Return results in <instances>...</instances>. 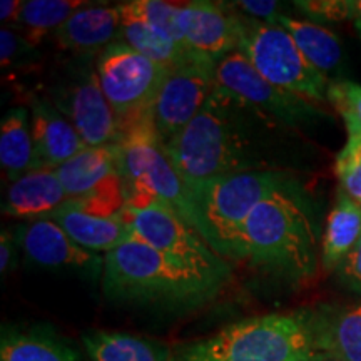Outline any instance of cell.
Listing matches in <instances>:
<instances>
[{"label": "cell", "mask_w": 361, "mask_h": 361, "mask_svg": "<svg viewBox=\"0 0 361 361\" xmlns=\"http://www.w3.org/2000/svg\"><path fill=\"white\" fill-rule=\"evenodd\" d=\"M286 134V124L218 84L202 109L166 149L188 183L223 174L284 171Z\"/></svg>", "instance_id": "cell-1"}, {"label": "cell", "mask_w": 361, "mask_h": 361, "mask_svg": "<svg viewBox=\"0 0 361 361\" xmlns=\"http://www.w3.org/2000/svg\"><path fill=\"white\" fill-rule=\"evenodd\" d=\"M241 261L288 283H303L314 276L318 224L298 180L271 192L247 216Z\"/></svg>", "instance_id": "cell-2"}, {"label": "cell", "mask_w": 361, "mask_h": 361, "mask_svg": "<svg viewBox=\"0 0 361 361\" xmlns=\"http://www.w3.org/2000/svg\"><path fill=\"white\" fill-rule=\"evenodd\" d=\"M101 286L112 303L168 311L201 308L226 288L179 268L137 236L104 256Z\"/></svg>", "instance_id": "cell-3"}, {"label": "cell", "mask_w": 361, "mask_h": 361, "mask_svg": "<svg viewBox=\"0 0 361 361\" xmlns=\"http://www.w3.org/2000/svg\"><path fill=\"white\" fill-rule=\"evenodd\" d=\"M318 348L313 310L250 316L174 348V361H311Z\"/></svg>", "instance_id": "cell-4"}, {"label": "cell", "mask_w": 361, "mask_h": 361, "mask_svg": "<svg viewBox=\"0 0 361 361\" xmlns=\"http://www.w3.org/2000/svg\"><path fill=\"white\" fill-rule=\"evenodd\" d=\"M296 180L288 171L223 174L188 180L186 221L213 250L241 261L243 228L251 211L271 192Z\"/></svg>", "instance_id": "cell-5"}, {"label": "cell", "mask_w": 361, "mask_h": 361, "mask_svg": "<svg viewBox=\"0 0 361 361\" xmlns=\"http://www.w3.org/2000/svg\"><path fill=\"white\" fill-rule=\"evenodd\" d=\"M45 97L74 126L87 146L119 142V123L104 96L96 56L72 54L61 61L52 72Z\"/></svg>", "instance_id": "cell-6"}, {"label": "cell", "mask_w": 361, "mask_h": 361, "mask_svg": "<svg viewBox=\"0 0 361 361\" xmlns=\"http://www.w3.org/2000/svg\"><path fill=\"white\" fill-rule=\"evenodd\" d=\"M238 52L266 80L308 101L326 99L329 80L308 62L281 25L266 24L239 13Z\"/></svg>", "instance_id": "cell-7"}, {"label": "cell", "mask_w": 361, "mask_h": 361, "mask_svg": "<svg viewBox=\"0 0 361 361\" xmlns=\"http://www.w3.org/2000/svg\"><path fill=\"white\" fill-rule=\"evenodd\" d=\"M123 213L133 224L135 236L179 268L224 286L231 281V264L164 202L157 201L142 209L124 207Z\"/></svg>", "instance_id": "cell-8"}, {"label": "cell", "mask_w": 361, "mask_h": 361, "mask_svg": "<svg viewBox=\"0 0 361 361\" xmlns=\"http://www.w3.org/2000/svg\"><path fill=\"white\" fill-rule=\"evenodd\" d=\"M96 71L121 129L151 114L171 69L135 52L123 40H116L96 56Z\"/></svg>", "instance_id": "cell-9"}, {"label": "cell", "mask_w": 361, "mask_h": 361, "mask_svg": "<svg viewBox=\"0 0 361 361\" xmlns=\"http://www.w3.org/2000/svg\"><path fill=\"white\" fill-rule=\"evenodd\" d=\"M216 69L214 59L192 51L169 71L152 107L157 134L166 146L188 128L213 94L218 85Z\"/></svg>", "instance_id": "cell-10"}, {"label": "cell", "mask_w": 361, "mask_h": 361, "mask_svg": "<svg viewBox=\"0 0 361 361\" xmlns=\"http://www.w3.org/2000/svg\"><path fill=\"white\" fill-rule=\"evenodd\" d=\"M216 80L221 87L231 90L236 96L243 97L291 129L313 124L326 117V112L319 109L308 99L266 80L250 64V61L238 51L231 52L218 62Z\"/></svg>", "instance_id": "cell-11"}, {"label": "cell", "mask_w": 361, "mask_h": 361, "mask_svg": "<svg viewBox=\"0 0 361 361\" xmlns=\"http://www.w3.org/2000/svg\"><path fill=\"white\" fill-rule=\"evenodd\" d=\"M179 29L191 51L204 54L216 62L238 51L239 12L229 4H180Z\"/></svg>", "instance_id": "cell-12"}, {"label": "cell", "mask_w": 361, "mask_h": 361, "mask_svg": "<svg viewBox=\"0 0 361 361\" xmlns=\"http://www.w3.org/2000/svg\"><path fill=\"white\" fill-rule=\"evenodd\" d=\"M13 238L27 258L35 264L47 268L87 269L102 274L104 258L80 247L56 221H24L16 226Z\"/></svg>", "instance_id": "cell-13"}, {"label": "cell", "mask_w": 361, "mask_h": 361, "mask_svg": "<svg viewBox=\"0 0 361 361\" xmlns=\"http://www.w3.org/2000/svg\"><path fill=\"white\" fill-rule=\"evenodd\" d=\"M34 141V169H57L87 147L69 121L47 97H29Z\"/></svg>", "instance_id": "cell-14"}, {"label": "cell", "mask_w": 361, "mask_h": 361, "mask_svg": "<svg viewBox=\"0 0 361 361\" xmlns=\"http://www.w3.org/2000/svg\"><path fill=\"white\" fill-rule=\"evenodd\" d=\"M67 200L56 169H34L8 184L2 213L22 221L49 219Z\"/></svg>", "instance_id": "cell-15"}, {"label": "cell", "mask_w": 361, "mask_h": 361, "mask_svg": "<svg viewBox=\"0 0 361 361\" xmlns=\"http://www.w3.org/2000/svg\"><path fill=\"white\" fill-rule=\"evenodd\" d=\"M121 20L119 7H92L90 4L71 16L52 39L61 51L97 56L119 37Z\"/></svg>", "instance_id": "cell-16"}, {"label": "cell", "mask_w": 361, "mask_h": 361, "mask_svg": "<svg viewBox=\"0 0 361 361\" xmlns=\"http://www.w3.org/2000/svg\"><path fill=\"white\" fill-rule=\"evenodd\" d=\"M57 178L69 200L90 196L119 173V146H87L78 156L56 169Z\"/></svg>", "instance_id": "cell-17"}, {"label": "cell", "mask_w": 361, "mask_h": 361, "mask_svg": "<svg viewBox=\"0 0 361 361\" xmlns=\"http://www.w3.org/2000/svg\"><path fill=\"white\" fill-rule=\"evenodd\" d=\"M84 250L111 252L135 236L133 224L123 211L112 218H99L74 209H59L51 218Z\"/></svg>", "instance_id": "cell-18"}, {"label": "cell", "mask_w": 361, "mask_h": 361, "mask_svg": "<svg viewBox=\"0 0 361 361\" xmlns=\"http://www.w3.org/2000/svg\"><path fill=\"white\" fill-rule=\"evenodd\" d=\"M322 353L341 361H361V303L313 310Z\"/></svg>", "instance_id": "cell-19"}, {"label": "cell", "mask_w": 361, "mask_h": 361, "mask_svg": "<svg viewBox=\"0 0 361 361\" xmlns=\"http://www.w3.org/2000/svg\"><path fill=\"white\" fill-rule=\"evenodd\" d=\"M0 361H79V355L49 328L6 326L0 336Z\"/></svg>", "instance_id": "cell-20"}, {"label": "cell", "mask_w": 361, "mask_h": 361, "mask_svg": "<svg viewBox=\"0 0 361 361\" xmlns=\"http://www.w3.org/2000/svg\"><path fill=\"white\" fill-rule=\"evenodd\" d=\"M82 343L89 361H174V348L129 333L89 331Z\"/></svg>", "instance_id": "cell-21"}, {"label": "cell", "mask_w": 361, "mask_h": 361, "mask_svg": "<svg viewBox=\"0 0 361 361\" xmlns=\"http://www.w3.org/2000/svg\"><path fill=\"white\" fill-rule=\"evenodd\" d=\"M361 238V206L346 192L338 189L336 201L328 214L322 238V264L326 273H333Z\"/></svg>", "instance_id": "cell-22"}, {"label": "cell", "mask_w": 361, "mask_h": 361, "mask_svg": "<svg viewBox=\"0 0 361 361\" xmlns=\"http://www.w3.org/2000/svg\"><path fill=\"white\" fill-rule=\"evenodd\" d=\"M0 166L4 179L13 183L34 171V141L29 114L24 107H12L0 123Z\"/></svg>", "instance_id": "cell-23"}, {"label": "cell", "mask_w": 361, "mask_h": 361, "mask_svg": "<svg viewBox=\"0 0 361 361\" xmlns=\"http://www.w3.org/2000/svg\"><path fill=\"white\" fill-rule=\"evenodd\" d=\"M278 25H281L291 35L310 64L322 74L326 75L340 66L341 42L331 30L313 22L293 19L288 16L279 17Z\"/></svg>", "instance_id": "cell-24"}, {"label": "cell", "mask_w": 361, "mask_h": 361, "mask_svg": "<svg viewBox=\"0 0 361 361\" xmlns=\"http://www.w3.org/2000/svg\"><path fill=\"white\" fill-rule=\"evenodd\" d=\"M121 32L119 37L124 44L133 47L135 52L144 57L173 69L186 59L192 51L173 40L142 20L134 19L121 13Z\"/></svg>", "instance_id": "cell-25"}, {"label": "cell", "mask_w": 361, "mask_h": 361, "mask_svg": "<svg viewBox=\"0 0 361 361\" xmlns=\"http://www.w3.org/2000/svg\"><path fill=\"white\" fill-rule=\"evenodd\" d=\"M82 0H29L22 6L19 20L12 29L19 30L34 45L42 44L49 34H54L79 8L89 7Z\"/></svg>", "instance_id": "cell-26"}, {"label": "cell", "mask_w": 361, "mask_h": 361, "mask_svg": "<svg viewBox=\"0 0 361 361\" xmlns=\"http://www.w3.org/2000/svg\"><path fill=\"white\" fill-rule=\"evenodd\" d=\"M117 7H119L123 16L142 20L144 24L151 25L152 29L159 30L161 34L168 35V37L176 40L178 44L188 47V45L184 44L179 29L180 4L162 2V0H134V2L121 4V6Z\"/></svg>", "instance_id": "cell-27"}, {"label": "cell", "mask_w": 361, "mask_h": 361, "mask_svg": "<svg viewBox=\"0 0 361 361\" xmlns=\"http://www.w3.org/2000/svg\"><path fill=\"white\" fill-rule=\"evenodd\" d=\"M326 101L345 123L348 137L361 141V84L353 80H329Z\"/></svg>", "instance_id": "cell-28"}, {"label": "cell", "mask_w": 361, "mask_h": 361, "mask_svg": "<svg viewBox=\"0 0 361 361\" xmlns=\"http://www.w3.org/2000/svg\"><path fill=\"white\" fill-rule=\"evenodd\" d=\"M40 62L37 45L25 39L19 30L2 27L0 30V64L4 71H34Z\"/></svg>", "instance_id": "cell-29"}, {"label": "cell", "mask_w": 361, "mask_h": 361, "mask_svg": "<svg viewBox=\"0 0 361 361\" xmlns=\"http://www.w3.org/2000/svg\"><path fill=\"white\" fill-rule=\"evenodd\" d=\"M340 189L361 206V141L348 137L335 161Z\"/></svg>", "instance_id": "cell-30"}, {"label": "cell", "mask_w": 361, "mask_h": 361, "mask_svg": "<svg viewBox=\"0 0 361 361\" xmlns=\"http://www.w3.org/2000/svg\"><path fill=\"white\" fill-rule=\"evenodd\" d=\"M293 6L318 25L351 20L353 16V0H298Z\"/></svg>", "instance_id": "cell-31"}, {"label": "cell", "mask_w": 361, "mask_h": 361, "mask_svg": "<svg viewBox=\"0 0 361 361\" xmlns=\"http://www.w3.org/2000/svg\"><path fill=\"white\" fill-rule=\"evenodd\" d=\"M335 273L338 276V281L341 283V286L345 290L361 296V238L358 245L341 261V264L338 266Z\"/></svg>", "instance_id": "cell-32"}, {"label": "cell", "mask_w": 361, "mask_h": 361, "mask_svg": "<svg viewBox=\"0 0 361 361\" xmlns=\"http://www.w3.org/2000/svg\"><path fill=\"white\" fill-rule=\"evenodd\" d=\"M233 8L243 12V16H250L251 19L266 22V24H278V19L283 16L279 12V4L271 0H241V2L229 4Z\"/></svg>", "instance_id": "cell-33"}, {"label": "cell", "mask_w": 361, "mask_h": 361, "mask_svg": "<svg viewBox=\"0 0 361 361\" xmlns=\"http://www.w3.org/2000/svg\"><path fill=\"white\" fill-rule=\"evenodd\" d=\"M17 245L13 233L4 229L0 236V273L7 274L17 264Z\"/></svg>", "instance_id": "cell-34"}, {"label": "cell", "mask_w": 361, "mask_h": 361, "mask_svg": "<svg viewBox=\"0 0 361 361\" xmlns=\"http://www.w3.org/2000/svg\"><path fill=\"white\" fill-rule=\"evenodd\" d=\"M22 6H24V2H19V0H2V4H0V20L7 24V27H16Z\"/></svg>", "instance_id": "cell-35"}, {"label": "cell", "mask_w": 361, "mask_h": 361, "mask_svg": "<svg viewBox=\"0 0 361 361\" xmlns=\"http://www.w3.org/2000/svg\"><path fill=\"white\" fill-rule=\"evenodd\" d=\"M351 20H353L356 34L361 39V0H353V16H351Z\"/></svg>", "instance_id": "cell-36"}, {"label": "cell", "mask_w": 361, "mask_h": 361, "mask_svg": "<svg viewBox=\"0 0 361 361\" xmlns=\"http://www.w3.org/2000/svg\"><path fill=\"white\" fill-rule=\"evenodd\" d=\"M311 361H341V360L335 358V356L329 355V353H319V355H316Z\"/></svg>", "instance_id": "cell-37"}]
</instances>
